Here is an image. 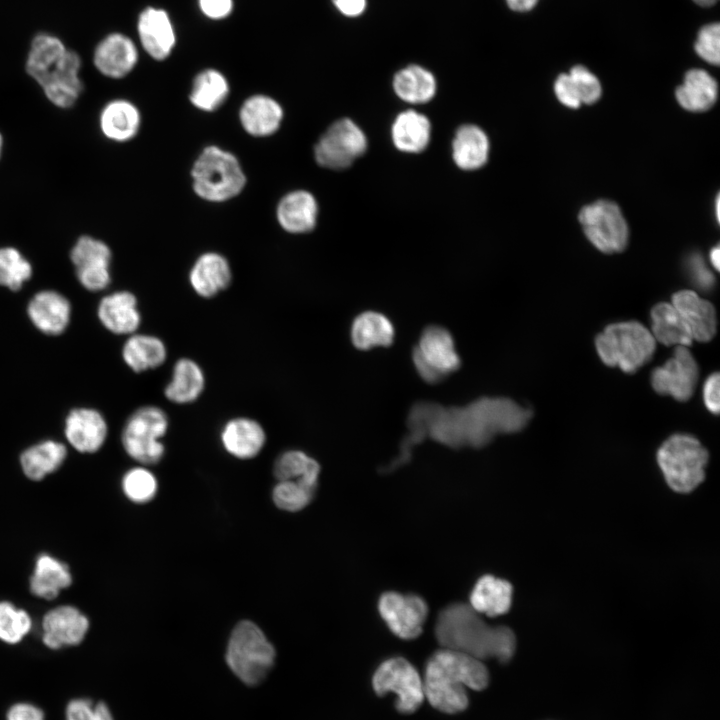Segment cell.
<instances>
[{"mask_svg": "<svg viewBox=\"0 0 720 720\" xmlns=\"http://www.w3.org/2000/svg\"><path fill=\"white\" fill-rule=\"evenodd\" d=\"M66 456L65 445L54 440H45L24 450L20 455V465L28 479L41 481L57 471Z\"/></svg>", "mask_w": 720, "mask_h": 720, "instance_id": "cell-34", "label": "cell"}, {"mask_svg": "<svg viewBox=\"0 0 720 720\" xmlns=\"http://www.w3.org/2000/svg\"><path fill=\"white\" fill-rule=\"evenodd\" d=\"M532 412L508 398L484 397L465 407H451V427L459 448H481L498 434L522 430Z\"/></svg>", "mask_w": 720, "mask_h": 720, "instance_id": "cell-3", "label": "cell"}, {"mask_svg": "<svg viewBox=\"0 0 720 720\" xmlns=\"http://www.w3.org/2000/svg\"><path fill=\"white\" fill-rule=\"evenodd\" d=\"M195 193L208 201L222 202L237 196L246 184L238 159L217 146L206 147L194 162Z\"/></svg>", "mask_w": 720, "mask_h": 720, "instance_id": "cell-6", "label": "cell"}, {"mask_svg": "<svg viewBox=\"0 0 720 720\" xmlns=\"http://www.w3.org/2000/svg\"><path fill=\"white\" fill-rule=\"evenodd\" d=\"M275 650L263 631L253 622L244 620L233 629L226 652L232 672L244 683L256 685L271 670Z\"/></svg>", "mask_w": 720, "mask_h": 720, "instance_id": "cell-7", "label": "cell"}, {"mask_svg": "<svg viewBox=\"0 0 720 720\" xmlns=\"http://www.w3.org/2000/svg\"><path fill=\"white\" fill-rule=\"evenodd\" d=\"M692 264L693 275L696 283L704 289L710 288L714 281L713 275L705 267L700 265V262L697 259H694Z\"/></svg>", "mask_w": 720, "mask_h": 720, "instance_id": "cell-54", "label": "cell"}, {"mask_svg": "<svg viewBox=\"0 0 720 720\" xmlns=\"http://www.w3.org/2000/svg\"><path fill=\"white\" fill-rule=\"evenodd\" d=\"M657 461L668 486L689 493L705 478L708 452L695 437L674 434L660 446Z\"/></svg>", "mask_w": 720, "mask_h": 720, "instance_id": "cell-8", "label": "cell"}, {"mask_svg": "<svg viewBox=\"0 0 720 720\" xmlns=\"http://www.w3.org/2000/svg\"><path fill=\"white\" fill-rule=\"evenodd\" d=\"M65 720H113L106 703L93 702L87 698L71 700L66 707Z\"/></svg>", "mask_w": 720, "mask_h": 720, "instance_id": "cell-46", "label": "cell"}, {"mask_svg": "<svg viewBox=\"0 0 720 720\" xmlns=\"http://www.w3.org/2000/svg\"><path fill=\"white\" fill-rule=\"evenodd\" d=\"M568 75L581 103L592 104L600 98V82L584 66L573 67Z\"/></svg>", "mask_w": 720, "mask_h": 720, "instance_id": "cell-47", "label": "cell"}, {"mask_svg": "<svg viewBox=\"0 0 720 720\" xmlns=\"http://www.w3.org/2000/svg\"><path fill=\"white\" fill-rule=\"evenodd\" d=\"M697 54L710 64L718 65L720 61V26L711 23L704 26L698 33L695 43Z\"/></svg>", "mask_w": 720, "mask_h": 720, "instance_id": "cell-48", "label": "cell"}, {"mask_svg": "<svg viewBox=\"0 0 720 720\" xmlns=\"http://www.w3.org/2000/svg\"><path fill=\"white\" fill-rule=\"evenodd\" d=\"M412 359L418 374L432 384L440 382L460 366V358L451 334L436 325L423 330L419 343L413 350Z\"/></svg>", "mask_w": 720, "mask_h": 720, "instance_id": "cell-11", "label": "cell"}, {"mask_svg": "<svg viewBox=\"0 0 720 720\" xmlns=\"http://www.w3.org/2000/svg\"><path fill=\"white\" fill-rule=\"evenodd\" d=\"M372 685L379 696L396 695V709L405 714L415 712L422 704L423 682L415 667L402 657L389 658L376 669Z\"/></svg>", "mask_w": 720, "mask_h": 720, "instance_id": "cell-10", "label": "cell"}, {"mask_svg": "<svg viewBox=\"0 0 720 720\" xmlns=\"http://www.w3.org/2000/svg\"><path fill=\"white\" fill-rule=\"evenodd\" d=\"M31 615L10 601H0V640L7 644L21 642L31 631Z\"/></svg>", "mask_w": 720, "mask_h": 720, "instance_id": "cell-42", "label": "cell"}, {"mask_svg": "<svg viewBox=\"0 0 720 720\" xmlns=\"http://www.w3.org/2000/svg\"><path fill=\"white\" fill-rule=\"evenodd\" d=\"M239 115L247 133L263 137L278 130L283 110L274 99L265 95H254L243 103Z\"/></svg>", "mask_w": 720, "mask_h": 720, "instance_id": "cell-30", "label": "cell"}, {"mask_svg": "<svg viewBox=\"0 0 720 720\" xmlns=\"http://www.w3.org/2000/svg\"><path fill=\"white\" fill-rule=\"evenodd\" d=\"M489 673L481 660L452 649L442 648L429 659L423 682L424 695L437 710L455 714L468 706L466 689L482 690Z\"/></svg>", "mask_w": 720, "mask_h": 720, "instance_id": "cell-2", "label": "cell"}, {"mask_svg": "<svg viewBox=\"0 0 720 720\" xmlns=\"http://www.w3.org/2000/svg\"><path fill=\"white\" fill-rule=\"evenodd\" d=\"M335 7L347 17L361 15L366 8V0H332Z\"/></svg>", "mask_w": 720, "mask_h": 720, "instance_id": "cell-53", "label": "cell"}, {"mask_svg": "<svg viewBox=\"0 0 720 720\" xmlns=\"http://www.w3.org/2000/svg\"><path fill=\"white\" fill-rule=\"evenodd\" d=\"M1 150H2V136L0 134V155H1Z\"/></svg>", "mask_w": 720, "mask_h": 720, "instance_id": "cell-59", "label": "cell"}, {"mask_svg": "<svg viewBox=\"0 0 720 720\" xmlns=\"http://www.w3.org/2000/svg\"><path fill=\"white\" fill-rule=\"evenodd\" d=\"M104 417L94 409H74L66 418L65 436L70 445L81 453H94L107 437Z\"/></svg>", "mask_w": 720, "mask_h": 720, "instance_id": "cell-22", "label": "cell"}, {"mask_svg": "<svg viewBox=\"0 0 720 720\" xmlns=\"http://www.w3.org/2000/svg\"><path fill=\"white\" fill-rule=\"evenodd\" d=\"M88 617L73 605H59L48 610L42 618L41 639L50 649L80 644L89 630Z\"/></svg>", "mask_w": 720, "mask_h": 720, "instance_id": "cell-17", "label": "cell"}, {"mask_svg": "<svg viewBox=\"0 0 720 720\" xmlns=\"http://www.w3.org/2000/svg\"><path fill=\"white\" fill-rule=\"evenodd\" d=\"M652 331L655 340L666 345L690 346L692 334L672 304L659 303L651 310Z\"/></svg>", "mask_w": 720, "mask_h": 720, "instance_id": "cell-39", "label": "cell"}, {"mask_svg": "<svg viewBox=\"0 0 720 720\" xmlns=\"http://www.w3.org/2000/svg\"><path fill=\"white\" fill-rule=\"evenodd\" d=\"M601 360L611 367L633 373L650 361L656 340L651 332L637 321L614 323L607 326L595 340Z\"/></svg>", "mask_w": 720, "mask_h": 720, "instance_id": "cell-5", "label": "cell"}, {"mask_svg": "<svg viewBox=\"0 0 720 720\" xmlns=\"http://www.w3.org/2000/svg\"><path fill=\"white\" fill-rule=\"evenodd\" d=\"M555 94L558 100L567 107L578 108L581 105L568 74H561L555 81Z\"/></svg>", "mask_w": 720, "mask_h": 720, "instance_id": "cell-49", "label": "cell"}, {"mask_svg": "<svg viewBox=\"0 0 720 720\" xmlns=\"http://www.w3.org/2000/svg\"><path fill=\"white\" fill-rule=\"evenodd\" d=\"M378 610L389 629L405 640L415 639L422 633L428 615V606L423 598L395 591L381 595Z\"/></svg>", "mask_w": 720, "mask_h": 720, "instance_id": "cell-14", "label": "cell"}, {"mask_svg": "<svg viewBox=\"0 0 720 720\" xmlns=\"http://www.w3.org/2000/svg\"><path fill=\"white\" fill-rule=\"evenodd\" d=\"M111 259L109 247L89 236L79 238L71 251L78 280L90 291L103 290L110 284Z\"/></svg>", "mask_w": 720, "mask_h": 720, "instance_id": "cell-16", "label": "cell"}, {"mask_svg": "<svg viewBox=\"0 0 720 720\" xmlns=\"http://www.w3.org/2000/svg\"><path fill=\"white\" fill-rule=\"evenodd\" d=\"M698 376L699 369L693 355L686 346L678 345L673 356L653 370L651 383L657 393L687 401L694 392Z\"/></svg>", "mask_w": 720, "mask_h": 720, "instance_id": "cell-15", "label": "cell"}, {"mask_svg": "<svg viewBox=\"0 0 720 720\" xmlns=\"http://www.w3.org/2000/svg\"><path fill=\"white\" fill-rule=\"evenodd\" d=\"M435 635L443 648L476 659H497L505 663L514 655L516 638L505 626H489L470 605L454 603L438 615Z\"/></svg>", "mask_w": 720, "mask_h": 720, "instance_id": "cell-1", "label": "cell"}, {"mask_svg": "<svg viewBox=\"0 0 720 720\" xmlns=\"http://www.w3.org/2000/svg\"><path fill=\"white\" fill-rule=\"evenodd\" d=\"M391 135L398 150L419 153L429 144L431 124L425 115L414 110H406L395 118Z\"/></svg>", "mask_w": 720, "mask_h": 720, "instance_id": "cell-33", "label": "cell"}, {"mask_svg": "<svg viewBox=\"0 0 720 720\" xmlns=\"http://www.w3.org/2000/svg\"><path fill=\"white\" fill-rule=\"evenodd\" d=\"M138 31L141 43L150 56L162 60L170 54L175 44V35L165 11L146 9L140 15Z\"/></svg>", "mask_w": 720, "mask_h": 720, "instance_id": "cell-29", "label": "cell"}, {"mask_svg": "<svg viewBox=\"0 0 720 720\" xmlns=\"http://www.w3.org/2000/svg\"><path fill=\"white\" fill-rule=\"evenodd\" d=\"M579 221L590 242L604 253L620 252L628 241V227L619 207L599 200L582 208Z\"/></svg>", "mask_w": 720, "mask_h": 720, "instance_id": "cell-13", "label": "cell"}, {"mask_svg": "<svg viewBox=\"0 0 720 720\" xmlns=\"http://www.w3.org/2000/svg\"><path fill=\"white\" fill-rule=\"evenodd\" d=\"M318 205L308 191L286 194L278 203L276 217L280 226L290 233H306L316 225Z\"/></svg>", "mask_w": 720, "mask_h": 720, "instance_id": "cell-28", "label": "cell"}, {"mask_svg": "<svg viewBox=\"0 0 720 720\" xmlns=\"http://www.w3.org/2000/svg\"><path fill=\"white\" fill-rule=\"evenodd\" d=\"M223 449L231 456L240 460L256 457L264 448L267 433L257 419L238 415L226 420L219 432Z\"/></svg>", "mask_w": 720, "mask_h": 720, "instance_id": "cell-18", "label": "cell"}, {"mask_svg": "<svg viewBox=\"0 0 720 720\" xmlns=\"http://www.w3.org/2000/svg\"><path fill=\"white\" fill-rule=\"evenodd\" d=\"M717 83L706 71L693 69L686 73L684 83L677 88L676 98L686 110L699 112L709 109L717 98Z\"/></svg>", "mask_w": 720, "mask_h": 720, "instance_id": "cell-37", "label": "cell"}, {"mask_svg": "<svg viewBox=\"0 0 720 720\" xmlns=\"http://www.w3.org/2000/svg\"><path fill=\"white\" fill-rule=\"evenodd\" d=\"M229 85L225 77L216 70H205L194 79L190 101L200 110L211 112L226 100Z\"/></svg>", "mask_w": 720, "mask_h": 720, "instance_id": "cell-41", "label": "cell"}, {"mask_svg": "<svg viewBox=\"0 0 720 720\" xmlns=\"http://www.w3.org/2000/svg\"><path fill=\"white\" fill-rule=\"evenodd\" d=\"M489 141L485 132L476 125L466 124L458 128L452 142V157L463 170L482 167L488 159Z\"/></svg>", "mask_w": 720, "mask_h": 720, "instance_id": "cell-32", "label": "cell"}, {"mask_svg": "<svg viewBox=\"0 0 720 720\" xmlns=\"http://www.w3.org/2000/svg\"><path fill=\"white\" fill-rule=\"evenodd\" d=\"M233 280L229 261L217 252L198 256L188 273L192 291L202 299H212L226 291Z\"/></svg>", "mask_w": 720, "mask_h": 720, "instance_id": "cell-19", "label": "cell"}, {"mask_svg": "<svg viewBox=\"0 0 720 720\" xmlns=\"http://www.w3.org/2000/svg\"><path fill=\"white\" fill-rule=\"evenodd\" d=\"M169 352L166 342L158 335L133 333L122 347V358L134 373L153 371L165 364Z\"/></svg>", "mask_w": 720, "mask_h": 720, "instance_id": "cell-25", "label": "cell"}, {"mask_svg": "<svg viewBox=\"0 0 720 720\" xmlns=\"http://www.w3.org/2000/svg\"><path fill=\"white\" fill-rule=\"evenodd\" d=\"M79 56L56 37L40 34L32 42L26 69L56 106L67 108L78 99L83 85Z\"/></svg>", "mask_w": 720, "mask_h": 720, "instance_id": "cell-4", "label": "cell"}, {"mask_svg": "<svg viewBox=\"0 0 720 720\" xmlns=\"http://www.w3.org/2000/svg\"><path fill=\"white\" fill-rule=\"evenodd\" d=\"M70 303L55 291L37 293L28 305V315L33 324L49 335L62 333L70 319Z\"/></svg>", "mask_w": 720, "mask_h": 720, "instance_id": "cell-27", "label": "cell"}, {"mask_svg": "<svg viewBox=\"0 0 720 720\" xmlns=\"http://www.w3.org/2000/svg\"><path fill=\"white\" fill-rule=\"evenodd\" d=\"M719 246L714 247L710 252V261L716 270H719L720 251Z\"/></svg>", "mask_w": 720, "mask_h": 720, "instance_id": "cell-56", "label": "cell"}, {"mask_svg": "<svg viewBox=\"0 0 720 720\" xmlns=\"http://www.w3.org/2000/svg\"><path fill=\"white\" fill-rule=\"evenodd\" d=\"M134 43L122 34H111L97 46L94 64L104 75L121 78L128 74L137 62Z\"/></svg>", "mask_w": 720, "mask_h": 720, "instance_id": "cell-26", "label": "cell"}, {"mask_svg": "<svg viewBox=\"0 0 720 720\" xmlns=\"http://www.w3.org/2000/svg\"><path fill=\"white\" fill-rule=\"evenodd\" d=\"M154 474L143 466L129 469L122 477L121 488L133 503L144 504L153 499L157 491Z\"/></svg>", "mask_w": 720, "mask_h": 720, "instance_id": "cell-43", "label": "cell"}, {"mask_svg": "<svg viewBox=\"0 0 720 720\" xmlns=\"http://www.w3.org/2000/svg\"><path fill=\"white\" fill-rule=\"evenodd\" d=\"M688 326L693 340L710 341L716 333V311L694 291L682 290L672 296V303Z\"/></svg>", "mask_w": 720, "mask_h": 720, "instance_id": "cell-23", "label": "cell"}, {"mask_svg": "<svg viewBox=\"0 0 720 720\" xmlns=\"http://www.w3.org/2000/svg\"><path fill=\"white\" fill-rule=\"evenodd\" d=\"M394 327L383 314L365 311L359 314L351 326V340L359 350L377 346H389L393 342Z\"/></svg>", "mask_w": 720, "mask_h": 720, "instance_id": "cell-36", "label": "cell"}, {"mask_svg": "<svg viewBox=\"0 0 720 720\" xmlns=\"http://www.w3.org/2000/svg\"><path fill=\"white\" fill-rule=\"evenodd\" d=\"M72 582L73 576L66 562L49 553H41L36 557L29 580L30 592L35 597L55 599Z\"/></svg>", "mask_w": 720, "mask_h": 720, "instance_id": "cell-24", "label": "cell"}, {"mask_svg": "<svg viewBox=\"0 0 720 720\" xmlns=\"http://www.w3.org/2000/svg\"><path fill=\"white\" fill-rule=\"evenodd\" d=\"M393 88L403 101L423 104L434 97L436 80L427 69L419 65H409L394 75Z\"/></svg>", "mask_w": 720, "mask_h": 720, "instance_id": "cell-38", "label": "cell"}, {"mask_svg": "<svg viewBox=\"0 0 720 720\" xmlns=\"http://www.w3.org/2000/svg\"><path fill=\"white\" fill-rule=\"evenodd\" d=\"M273 474L278 481H297L317 488L320 464L305 452L290 449L276 458L273 465Z\"/></svg>", "mask_w": 720, "mask_h": 720, "instance_id": "cell-40", "label": "cell"}, {"mask_svg": "<svg viewBox=\"0 0 720 720\" xmlns=\"http://www.w3.org/2000/svg\"><path fill=\"white\" fill-rule=\"evenodd\" d=\"M716 212H717V218H719V198H717V201H716Z\"/></svg>", "mask_w": 720, "mask_h": 720, "instance_id": "cell-58", "label": "cell"}, {"mask_svg": "<svg viewBox=\"0 0 720 720\" xmlns=\"http://www.w3.org/2000/svg\"><path fill=\"white\" fill-rule=\"evenodd\" d=\"M138 299L130 291L111 293L99 303L98 317L103 326L118 335L136 333L142 322Z\"/></svg>", "mask_w": 720, "mask_h": 720, "instance_id": "cell-21", "label": "cell"}, {"mask_svg": "<svg viewBox=\"0 0 720 720\" xmlns=\"http://www.w3.org/2000/svg\"><path fill=\"white\" fill-rule=\"evenodd\" d=\"M7 720H44V713L33 704L17 703L9 708Z\"/></svg>", "mask_w": 720, "mask_h": 720, "instance_id": "cell-51", "label": "cell"}, {"mask_svg": "<svg viewBox=\"0 0 720 720\" xmlns=\"http://www.w3.org/2000/svg\"><path fill=\"white\" fill-rule=\"evenodd\" d=\"M203 13L213 19L226 17L232 10V0H199Z\"/></svg>", "mask_w": 720, "mask_h": 720, "instance_id": "cell-52", "label": "cell"}, {"mask_svg": "<svg viewBox=\"0 0 720 720\" xmlns=\"http://www.w3.org/2000/svg\"><path fill=\"white\" fill-rule=\"evenodd\" d=\"M140 126V114L136 106L126 100L108 103L100 115L103 134L114 141L124 142L133 138Z\"/></svg>", "mask_w": 720, "mask_h": 720, "instance_id": "cell-35", "label": "cell"}, {"mask_svg": "<svg viewBox=\"0 0 720 720\" xmlns=\"http://www.w3.org/2000/svg\"><path fill=\"white\" fill-rule=\"evenodd\" d=\"M696 4L708 7L714 5L718 0H693Z\"/></svg>", "mask_w": 720, "mask_h": 720, "instance_id": "cell-57", "label": "cell"}, {"mask_svg": "<svg viewBox=\"0 0 720 720\" xmlns=\"http://www.w3.org/2000/svg\"><path fill=\"white\" fill-rule=\"evenodd\" d=\"M719 378L718 373L710 375L706 379L703 387V399L705 406L714 414H718L719 412Z\"/></svg>", "mask_w": 720, "mask_h": 720, "instance_id": "cell-50", "label": "cell"}, {"mask_svg": "<svg viewBox=\"0 0 720 720\" xmlns=\"http://www.w3.org/2000/svg\"><path fill=\"white\" fill-rule=\"evenodd\" d=\"M206 384V374L201 364L191 357L183 356L173 363L163 395L172 404L190 405L201 398Z\"/></svg>", "mask_w": 720, "mask_h": 720, "instance_id": "cell-20", "label": "cell"}, {"mask_svg": "<svg viewBox=\"0 0 720 720\" xmlns=\"http://www.w3.org/2000/svg\"><path fill=\"white\" fill-rule=\"evenodd\" d=\"M30 263L11 247L0 248V285L11 290H19L23 283L31 277Z\"/></svg>", "mask_w": 720, "mask_h": 720, "instance_id": "cell-44", "label": "cell"}, {"mask_svg": "<svg viewBox=\"0 0 720 720\" xmlns=\"http://www.w3.org/2000/svg\"><path fill=\"white\" fill-rule=\"evenodd\" d=\"M538 0H506L508 7L516 12H526L535 7Z\"/></svg>", "mask_w": 720, "mask_h": 720, "instance_id": "cell-55", "label": "cell"}, {"mask_svg": "<svg viewBox=\"0 0 720 720\" xmlns=\"http://www.w3.org/2000/svg\"><path fill=\"white\" fill-rule=\"evenodd\" d=\"M512 585L501 578L484 575L470 594V606L479 614L495 617L507 613L512 604Z\"/></svg>", "mask_w": 720, "mask_h": 720, "instance_id": "cell-31", "label": "cell"}, {"mask_svg": "<svg viewBox=\"0 0 720 720\" xmlns=\"http://www.w3.org/2000/svg\"><path fill=\"white\" fill-rule=\"evenodd\" d=\"M317 488L291 480L278 481L275 485L272 498L275 505L284 511L297 512L305 508L312 501Z\"/></svg>", "mask_w": 720, "mask_h": 720, "instance_id": "cell-45", "label": "cell"}, {"mask_svg": "<svg viewBox=\"0 0 720 720\" xmlns=\"http://www.w3.org/2000/svg\"><path fill=\"white\" fill-rule=\"evenodd\" d=\"M367 150V138L362 129L348 118L335 121L322 134L314 148L317 163L339 170L349 167Z\"/></svg>", "mask_w": 720, "mask_h": 720, "instance_id": "cell-12", "label": "cell"}, {"mask_svg": "<svg viewBox=\"0 0 720 720\" xmlns=\"http://www.w3.org/2000/svg\"><path fill=\"white\" fill-rule=\"evenodd\" d=\"M169 427V415L162 407L155 404L138 407L123 426L122 446L136 462L142 465L157 464L165 454L163 438Z\"/></svg>", "mask_w": 720, "mask_h": 720, "instance_id": "cell-9", "label": "cell"}]
</instances>
